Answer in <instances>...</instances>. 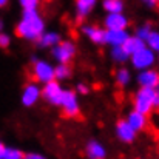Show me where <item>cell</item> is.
Wrapping results in <instances>:
<instances>
[{
	"label": "cell",
	"mask_w": 159,
	"mask_h": 159,
	"mask_svg": "<svg viewBox=\"0 0 159 159\" xmlns=\"http://www.w3.org/2000/svg\"><path fill=\"white\" fill-rule=\"evenodd\" d=\"M45 31V20L37 9H23L20 20L16 25V34L20 39L34 42Z\"/></svg>",
	"instance_id": "cell-1"
},
{
	"label": "cell",
	"mask_w": 159,
	"mask_h": 159,
	"mask_svg": "<svg viewBox=\"0 0 159 159\" xmlns=\"http://www.w3.org/2000/svg\"><path fill=\"white\" fill-rule=\"evenodd\" d=\"M133 107L139 113L150 114L152 110L155 108V88H144V87H141L138 90V93L134 94Z\"/></svg>",
	"instance_id": "cell-2"
},
{
	"label": "cell",
	"mask_w": 159,
	"mask_h": 159,
	"mask_svg": "<svg viewBox=\"0 0 159 159\" xmlns=\"http://www.w3.org/2000/svg\"><path fill=\"white\" fill-rule=\"evenodd\" d=\"M130 60H131L133 68H136L138 71H141V70H145V68H152L155 65V62H156V53L145 45L139 51L131 54L130 56Z\"/></svg>",
	"instance_id": "cell-3"
},
{
	"label": "cell",
	"mask_w": 159,
	"mask_h": 159,
	"mask_svg": "<svg viewBox=\"0 0 159 159\" xmlns=\"http://www.w3.org/2000/svg\"><path fill=\"white\" fill-rule=\"evenodd\" d=\"M51 54L57 63H70L76 56V45L70 40H60L51 48Z\"/></svg>",
	"instance_id": "cell-4"
},
{
	"label": "cell",
	"mask_w": 159,
	"mask_h": 159,
	"mask_svg": "<svg viewBox=\"0 0 159 159\" xmlns=\"http://www.w3.org/2000/svg\"><path fill=\"white\" fill-rule=\"evenodd\" d=\"M33 76L36 82L47 84L50 80H54V66L48 60H37L33 57Z\"/></svg>",
	"instance_id": "cell-5"
},
{
	"label": "cell",
	"mask_w": 159,
	"mask_h": 159,
	"mask_svg": "<svg viewBox=\"0 0 159 159\" xmlns=\"http://www.w3.org/2000/svg\"><path fill=\"white\" fill-rule=\"evenodd\" d=\"M59 107L62 108L63 114L68 117H76L80 111V105H79V99H77V93L73 90H63L62 99Z\"/></svg>",
	"instance_id": "cell-6"
},
{
	"label": "cell",
	"mask_w": 159,
	"mask_h": 159,
	"mask_svg": "<svg viewBox=\"0 0 159 159\" xmlns=\"http://www.w3.org/2000/svg\"><path fill=\"white\" fill-rule=\"evenodd\" d=\"M62 94H63V88L62 85L59 84V80H50L47 84H43V88H42V98L51 104V105H59L60 104V99H62Z\"/></svg>",
	"instance_id": "cell-7"
},
{
	"label": "cell",
	"mask_w": 159,
	"mask_h": 159,
	"mask_svg": "<svg viewBox=\"0 0 159 159\" xmlns=\"http://www.w3.org/2000/svg\"><path fill=\"white\" fill-rule=\"evenodd\" d=\"M40 96H42V90H40L39 84L37 82H30V84H26L23 87L20 101H22V104L25 107H33L37 104Z\"/></svg>",
	"instance_id": "cell-8"
},
{
	"label": "cell",
	"mask_w": 159,
	"mask_h": 159,
	"mask_svg": "<svg viewBox=\"0 0 159 159\" xmlns=\"http://www.w3.org/2000/svg\"><path fill=\"white\" fill-rule=\"evenodd\" d=\"M138 84L144 88H156L159 85V71L153 70V66L141 70L138 74Z\"/></svg>",
	"instance_id": "cell-9"
},
{
	"label": "cell",
	"mask_w": 159,
	"mask_h": 159,
	"mask_svg": "<svg viewBox=\"0 0 159 159\" xmlns=\"http://www.w3.org/2000/svg\"><path fill=\"white\" fill-rule=\"evenodd\" d=\"M105 30H127L128 19L124 12H108L104 19Z\"/></svg>",
	"instance_id": "cell-10"
},
{
	"label": "cell",
	"mask_w": 159,
	"mask_h": 159,
	"mask_svg": "<svg viewBox=\"0 0 159 159\" xmlns=\"http://www.w3.org/2000/svg\"><path fill=\"white\" fill-rule=\"evenodd\" d=\"M136 130L127 122V119H120L116 124V136L122 141V142H133L136 138Z\"/></svg>",
	"instance_id": "cell-11"
},
{
	"label": "cell",
	"mask_w": 159,
	"mask_h": 159,
	"mask_svg": "<svg viewBox=\"0 0 159 159\" xmlns=\"http://www.w3.org/2000/svg\"><path fill=\"white\" fill-rule=\"evenodd\" d=\"M128 37L127 30H105V43L110 47H122Z\"/></svg>",
	"instance_id": "cell-12"
},
{
	"label": "cell",
	"mask_w": 159,
	"mask_h": 159,
	"mask_svg": "<svg viewBox=\"0 0 159 159\" xmlns=\"http://www.w3.org/2000/svg\"><path fill=\"white\" fill-rule=\"evenodd\" d=\"M82 33H84V36H87L96 45L105 43V30H102V28H99L96 25H84L82 26Z\"/></svg>",
	"instance_id": "cell-13"
},
{
	"label": "cell",
	"mask_w": 159,
	"mask_h": 159,
	"mask_svg": "<svg viewBox=\"0 0 159 159\" xmlns=\"http://www.w3.org/2000/svg\"><path fill=\"white\" fill-rule=\"evenodd\" d=\"M98 0H76L74 2V9H76V17L77 20H84L90 16V12L96 8Z\"/></svg>",
	"instance_id": "cell-14"
},
{
	"label": "cell",
	"mask_w": 159,
	"mask_h": 159,
	"mask_svg": "<svg viewBox=\"0 0 159 159\" xmlns=\"http://www.w3.org/2000/svg\"><path fill=\"white\" fill-rule=\"evenodd\" d=\"M85 155H87L88 159H105L107 150L101 142H98V141H90V142L85 145Z\"/></svg>",
	"instance_id": "cell-15"
},
{
	"label": "cell",
	"mask_w": 159,
	"mask_h": 159,
	"mask_svg": "<svg viewBox=\"0 0 159 159\" xmlns=\"http://www.w3.org/2000/svg\"><path fill=\"white\" fill-rule=\"evenodd\" d=\"M127 122H128L136 131H142V130L147 127V114L133 110V111H130V114L127 116Z\"/></svg>",
	"instance_id": "cell-16"
},
{
	"label": "cell",
	"mask_w": 159,
	"mask_h": 159,
	"mask_svg": "<svg viewBox=\"0 0 159 159\" xmlns=\"http://www.w3.org/2000/svg\"><path fill=\"white\" fill-rule=\"evenodd\" d=\"M62 40L60 34L56 31H43V34L37 39V43L40 48H53L54 45H57Z\"/></svg>",
	"instance_id": "cell-17"
},
{
	"label": "cell",
	"mask_w": 159,
	"mask_h": 159,
	"mask_svg": "<svg viewBox=\"0 0 159 159\" xmlns=\"http://www.w3.org/2000/svg\"><path fill=\"white\" fill-rule=\"evenodd\" d=\"M122 47H124V50H125L127 53L131 56L133 53H136V51H139L141 48H144V47H145V42L141 40V39L136 37V36H130Z\"/></svg>",
	"instance_id": "cell-18"
},
{
	"label": "cell",
	"mask_w": 159,
	"mask_h": 159,
	"mask_svg": "<svg viewBox=\"0 0 159 159\" xmlns=\"http://www.w3.org/2000/svg\"><path fill=\"white\" fill-rule=\"evenodd\" d=\"M102 8L105 12H124V0H102Z\"/></svg>",
	"instance_id": "cell-19"
},
{
	"label": "cell",
	"mask_w": 159,
	"mask_h": 159,
	"mask_svg": "<svg viewBox=\"0 0 159 159\" xmlns=\"http://www.w3.org/2000/svg\"><path fill=\"white\" fill-rule=\"evenodd\" d=\"M71 77V68L68 63H59L54 66V79L56 80H66Z\"/></svg>",
	"instance_id": "cell-20"
},
{
	"label": "cell",
	"mask_w": 159,
	"mask_h": 159,
	"mask_svg": "<svg viewBox=\"0 0 159 159\" xmlns=\"http://www.w3.org/2000/svg\"><path fill=\"white\" fill-rule=\"evenodd\" d=\"M111 59L116 63H125L130 59V54L124 50V47H111Z\"/></svg>",
	"instance_id": "cell-21"
},
{
	"label": "cell",
	"mask_w": 159,
	"mask_h": 159,
	"mask_svg": "<svg viewBox=\"0 0 159 159\" xmlns=\"http://www.w3.org/2000/svg\"><path fill=\"white\" fill-rule=\"evenodd\" d=\"M114 77H116L117 85H120V87H127V85L130 84V80H131L130 70H128V68H124V66H122V68H119V70L116 71Z\"/></svg>",
	"instance_id": "cell-22"
},
{
	"label": "cell",
	"mask_w": 159,
	"mask_h": 159,
	"mask_svg": "<svg viewBox=\"0 0 159 159\" xmlns=\"http://www.w3.org/2000/svg\"><path fill=\"white\" fill-rule=\"evenodd\" d=\"M25 153L16 147H5V152H3V158L2 159H23Z\"/></svg>",
	"instance_id": "cell-23"
},
{
	"label": "cell",
	"mask_w": 159,
	"mask_h": 159,
	"mask_svg": "<svg viewBox=\"0 0 159 159\" xmlns=\"http://www.w3.org/2000/svg\"><path fill=\"white\" fill-rule=\"evenodd\" d=\"M152 31H153V28H152V25L150 23H144V25H141V26H138L136 28V33H134V36L136 37H139L141 40H147L148 39V36L152 34Z\"/></svg>",
	"instance_id": "cell-24"
},
{
	"label": "cell",
	"mask_w": 159,
	"mask_h": 159,
	"mask_svg": "<svg viewBox=\"0 0 159 159\" xmlns=\"http://www.w3.org/2000/svg\"><path fill=\"white\" fill-rule=\"evenodd\" d=\"M145 45L153 50L155 53H159V33L158 31H152V34L148 36V39L145 40Z\"/></svg>",
	"instance_id": "cell-25"
},
{
	"label": "cell",
	"mask_w": 159,
	"mask_h": 159,
	"mask_svg": "<svg viewBox=\"0 0 159 159\" xmlns=\"http://www.w3.org/2000/svg\"><path fill=\"white\" fill-rule=\"evenodd\" d=\"M40 0H19V5L22 9H37Z\"/></svg>",
	"instance_id": "cell-26"
},
{
	"label": "cell",
	"mask_w": 159,
	"mask_h": 159,
	"mask_svg": "<svg viewBox=\"0 0 159 159\" xmlns=\"http://www.w3.org/2000/svg\"><path fill=\"white\" fill-rule=\"evenodd\" d=\"M9 45H11V36L5 31H0V48L6 50L9 48Z\"/></svg>",
	"instance_id": "cell-27"
},
{
	"label": "cell",
	"mask_w": 159,
	"mask_h": 159,
	"mask_svg": "<svg viewBox=\"0 0 159 159\" xmlns=\"http://www.w3.org/2000/svg\"><path fill=\"white\" fill-rule=\"evenodd\" d=\"M23 159H47L43 155L40 153H36V152H30V153H25Z\"/></svg>",
	"instance_id": "cell-28"
},
{
	"label": "cell",
	"mask_w": 159,
	"mask_h": 159,
	"mask_svg": "<svg viewBox=\"0 0 159 159\" xmlns=\"http://www.w3.org/2000/svg\"><path fill=\"white\" fill-rule=\"evenodd\" d=\"M88 91H90V87H88L87 84H84V82L77 84V93H80V94H87Z\"/></svg>",
	"instance_id": "cell-29"
},
{
	"label": "cell",
	"mask_w": 159,
	"mask_h": 159,
	"mask_svg": "<svg viewBox=\"0 0 159 159\" xmlns=\"http://www.w3.org/2000/svg\"><path fill=\"white\" fill-rule=\"evenodd\" d=\"M155 108L159 110V85L155 88Z\"/></svg>",
	"instance_id": "cell-30"
},
{
	"label": "cell",
	"mask_w": 159,
	"mask_h": 159,
	"mask_svg": "<svg viewBox=\"0 0 159 159\" xmlns=\"http://www.w3.org/2000/svg\"><path fill=\"white\" fill-rule=\"evenodd\" d=\"M142 3H144L145 6H148V8H155V6L158 5L156 0H142Z\"/></svg>",
	"instance_id": "cell-31"
},
{
	"label": "cell",
	"mask_w": 159,
	"mask_h": 159,
	"mask_svg": "<svg viewBox=\"0 0 159 159\" xmlns=\"http://www.w3.org/2000/svg\"><path fill=\"white\" fill-rule=\"evenodd\" d=\"M5 147H6V145H5V144H3V142L0 141V159L3 158V152H5Z\"/></svg>",
	"instance_id": "cell-32"
},
{
	"label": "cell",
	"mask_w": 159,
	"mask_h": 159,
	"mask_svg": "<svg viewBox=\"0 0 159 159\" xmlns=\"http://www.w3.org/2000/svg\"><path fill=\"white\" fill-rule=\"evenodd\" d=\"M8 2H9V0H0V9H2V8H5V6L8 5Z\"/></svg>",
	"instance_id": "cell-33"
},
{
	"label": "cell",
	"mask_w": 159,
	"mask_h": 159,
	"mask_svg": "<svg viewBox=\"0 0 159 159\" xmlns=\"http://www.w3.org/2000/svg\"><path fill=\"white\" fill-rule=\"evenodd\" d=\"M5 30V22H3V19H0V31H3Z\"/></svg>",
	"instance_id": "cell-34"
},
{
	"label": "cell",
	"mask_w": 159,
	"mask_h": 159,
	"mask_svg": "<svg viewBox=\"0 0 159 159\" xmlns=\"http://www.w3.org/2000/svg\"><path fill=\"white\" fill-rule=\"evenodd\" d=\"M158 65H159V57H158Z\"/></svg>",
	"instance_id": "cell-35"
},
{
	"label": "cell",
	"mask_w": 159,
	"mask_h": 159,
	"mask_svg": "<svg viewBox=\"0 0 159 159\" xmlns=\"http://www.w3.org/2000/svg\"><path fill=\"white\" fill-rule=\"evenodd\" d=\"M156 2H158V3H159V0H156Z\"/></svg>",
	"instance_id": "cell-36"
}]
</instances>
